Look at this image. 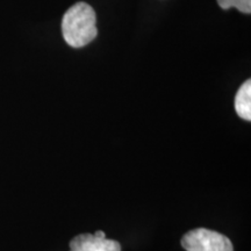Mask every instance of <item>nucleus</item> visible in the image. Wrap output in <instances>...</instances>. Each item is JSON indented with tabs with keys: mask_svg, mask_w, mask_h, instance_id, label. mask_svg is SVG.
Returning a JSON list of instances; mask_svg holds the SVG:
<instances>
[{
	"mask_svg": "<svg viewBox=\"0 0 251 251\" xmlns=\"http://www.w3.org/2000/svg\"><path fill=\"white\" fill-rule=\"evenodd\" d=\"M65 42L72 48L85 47L97 37V15L86 2H77L68 9L62 20Z\"/></svg>",
	"mask_w": 251,
	"mask_h": 251,
	"instance_id": "1",
	"label": "nucleus"
},
{
	"mask_svg": "<svg viewBox=\"0 0 251 251\" xmlns=\"http://www.w3.org/2000/svg\"><path fill=\"white\" fill-rule=\"evenodd\" d=\"M181 246L186 251H234L227 236L205 228L194 229L185 234Z\"/></svg>",
	"mask_w": 251,
	"mask_h": 251,
	"instance_id": "2",
	"label": "nucleus"
},
{
	"mask_svg": "<svg viewBox=\"0 0 251 251\" xmlns=\"http://www.w3.org/2000/svg\"><path fill=\"white\" fill-rule=\"evenodd\" d=\"M70 251H121L117 241L98 237L96 235H78L70 242Z\"/></svg>",
	"mask_w": 251,
	"mask_h": 251,
	"instance_id": "3",
	"label": "nucleus"
},
{
	"mask_svg": "<svg viewBox=\"0 0 251 251\" xmlns=\"http://www.w3.org/2000/svg\"><path fill=\"white\" fill-rule=\"evenodd\" d=\"M235 109L238 117L243 120H251V80L248 79L242 84L235 97Z\"/></svg>",
	"mask_w": 251,
	"mask_h": 251,
	"instance_id": "4",
	"label": "nucleus"
},
{
	"mask_svg": "<svg viewBox=\"0 0 251 251\" xmlns=\"http://www.w3.org/2000/svg\"><path fill=\"white\" fill-rule=\"evenodd\" d=\"M218 4L222 9L235 7L242 13H251V0H218Z\"/></svg>",
	"mask_w": 251,
	"mask_h": 251,
	"instance_id": "5",
	"label": "nucleus"
},
{
	"mask_svg": "<svg viewBox=\"0 0 251 251\" xmlns=\"http://www.w3.org/2000/svg\"><path fill=\"white\" fill-rule=\"evenodd\" d=\"M96 236H98V237H106V235H105V233H103V231H101V230H99V231H96Z\"/></svg>",
	"mask_w": 251,
	"mask_h": 251,
	"instance_id": "6",
	"label": "nucleus"
}]
</instances>
